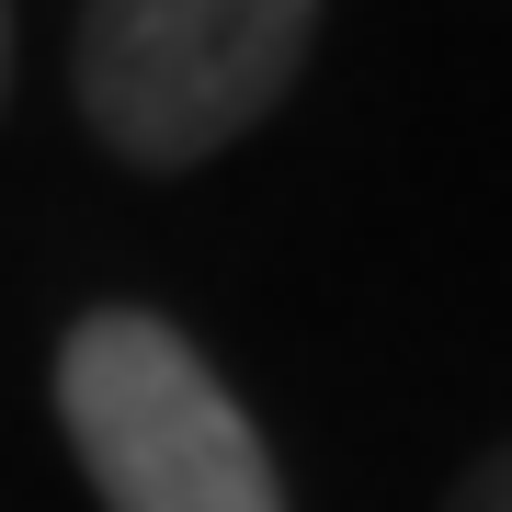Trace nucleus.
<instances>
[{
  "label": "nucleus",
  "mask_w": 512,
  "mask_h": 512,
  "mask_svg": "<svg viewBox=\"0 0 512 512\" xmlns=\"http://www.w3.org/2000/svg\"><path fill=\"white\" fill-rule=\"evenodd\" d=\"M444 512H512V444H501L490 467H467V490L444 501Z\"/></svg>",
  "instance_id": "nucleus-3"
},
{
  "label": "nucleus",
  "mask_w": 512,
  "mask_h": 512,
  "mask_svg": "<svg viewBox=\"0 0 512 512\" xmlns=\"http://www.w3.org/2000/svg\"><path fill=\"white\" fill-rule=\"evenodd\" d=\"M0 80H12V0H0Z\"/></svg>",
  "instance_id": "nucleus-4"
},
{
  "label": "nucleus",
  "mask_w": 512,
  "mask_h": 512,
  "mask_svg": "<svg viewBox=\"0 0 512 512\" xmlns=\"http://www.w3.org/2000/svg\"><path fill=\"white\" fill-rule=\"evenodd\" d=\"M57 421L103 512H285L274 456L217 365L148 308H92L57 353Z\"/></svg>",
  "instance_id": "nucleus-1"
},
{
  "label": "nucleus",
  "mask_w": 512,
  "mask_h": 512,
  "mask_svg": "<svg viewBox=\"0 0 512 512\" xmlns=\"http://www.w3.org/2000/svg\"><path fill=\"white\" fill-rule=\"evenodd\" d=\"M319 0H80V114L114 160H217L285 103Z\"/></svg>",
  "instance_id": "nucleus-2"
}]
</instances>
